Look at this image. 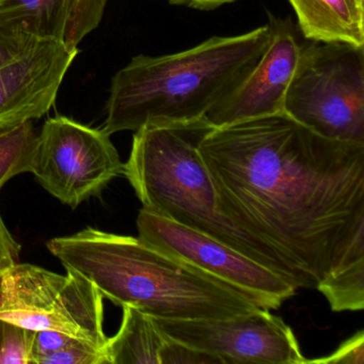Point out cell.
<instances>
[{
    "mask_svg": "<svg viewBox=\"0 0 364 364\" xmlns=\"http://www.w3.org/2000/svg\"><path fill=\"white\" fill-rule=\"evenodd\" d=\"M315 289L325 296L333 312L364 308V257L328 276Z\"/></svg>",
    "mask_w": 364,
    "mask_h": 364,
    "instance_id": "obj_17",
    "label": "cell"
},
{
    "mask_svg": "<svg viewBox=\"0 0 364 364\" xmlns=\"http://www.w3.org/2000/svg\"><path fill=\"white\" fill-rule=\"evenodd\" d=\"M78 4L80 0H5L0 5L21 10L40 39L65 41Z\"/></svg>",
    "mask_w": 364,
    "mask_h": 364,
    "instance_id": "obj_15",
    "label": "cell"
},
{
    "mask_svg": "<svg viewBox=\"0 0 364 364\" xmlns=\"http://www.w3.org/2000/svg\"><path fill=\"white\" fill-rule=\"evenodd\" d=\"M5 0H0V4H3Z\"/></svg>",
    "mask_w": 364,
    "mask_h": 364,
    "instance_id": "obj_25",
    "label": "cell"
},
{
    "mask_svg": "<svg viewBox=\"0 0 364 364\" xmlns=\"http://www.w3.org/2000/svg\"><path fill=\"white\" fill-rule=\"evenodd\" d=\"M31 364H109L106 350L56 331H35Z\"/></svg>",
    "mask_w": 364,
    "mask_h": 364,
    "instance_id": "obj_14",
    "label": "cell"
},
{
    "mask_svg": "<svg viewBox=\"0 0 364 364\" xmlns=\"http://www.w3.org/2000/svg\"><path fill=\"white\" fill-rule=\"evenodd\" d=\"M269 25L213 37L176 54L138 55L112 80L104 129L109 135L153 123L204 118L250 71L269 44Z\"/></svg>",
    "mask_w": 364,
    "mask_h": 364,
    "instance_id": "obj_3",
    "label": "cell"
},
{
    "mask_svg": "<svg viewBox=\"0 0 364 364\" xmlns=\"http://www.w3.org/2000/svg\"><path fill=\"white\" fill-rule=\"evenodd\" d=\"M33 334L0 318V364H31Z\"/></svg>",
    "mask_w": 364,
    "mask_h": 364,
    "instance_id": "obj_19",
    "label": "cell"
},
{
    "mask_svg": "<svg viewBox=\"0 0 364 364\" xmlns=\"http://www.w3.org/2000/svg\"><path fill=\"white\" fill-rule=\"evenodd\" d=\"M154 319L166 336L217 355L223 364L306 363L291 328L266 309L220 321Z\"/></svg>",
    "mask_w": 364,
    "mask_h": 364,
    "instance_id": "obj_9",
    "label": "cell"
},
{
    "mask_svg": "<svg viewBox=\"0 0 364 364\" xmlns=\"http://www.w3.org/2000/svg\"><path fill=\"white\" fill-rule=\"evenodd\" d=\"M40 41L21 10L0 5V69L28 54Z\"/></svg>",
    "mask_w": 364,
    "mask_h": 364,
    "instance_id": "obj_18",
    "label": "cell"
},
{
    "mask_svg": "<svg viewBox=\"0 0 364 364\" xmlns=\"http://www.w3.org/2000/svg\"><path fill=\"white\" fill-rule=\"evenodd\" d=\"M219 212L315 289L364 257V144L284 112L214 127L199 146Z\"/></svg>",
    "mask_w": 364,
    "mask_h": 364,
    "instance_id": "obj_1",
    "label": "cell"
},
{
    "mask_svg": "<svg viewBox=\"0 0 364 364\" xmlns=\"http://www.w3.org/2000/svg\"><path fill=\"white\" fill-rule=\"evenodd\" d=\"M48 248L104 298L164 321H220L259 310L227 283L142 242L88 227Z\"/></svg>",
    "mask_w": 364,
    "mask_h": 364,
    "instance_id": "obj_2",
    "label": "cell"
},
{
    "mask_svg": "<svg viewBox=\"0 0 364 364\" xmlns=\"http://www.w3.org/2000/svg\"><path fill=\"white\" fill-rule=\"evenodd\" d=\"M21 245L10 233L0 212V278L20 263Z\"/></svg>",
    "mask_w": 364,
    "mask_h": 364,
    "instance_id": "obj_23",
    "label": "cell"
},
{
    "mask_svg": "<svg viewBox=\"0 0 364 364\" xmlns=\"http://www.w3.org/2000/svg\"><path fill=\"white\" fill-rule=\"evenodd\" d=\"M170 4L178 6H186L193 9L210 11L223 7L228 4L235 3L237 0H168Z\"/></svg>",
    "mask_w": 364,
    "mask_h": 364,
    "instance_id": "obj_24",
    "label": "cell"
},
{
    "mask_svg": "<svg viewBox=\"0 0 364 364\" xmlns=\"http://www.w3.org/2000/svg\"><path fill=\"white\" fill-rule=\"evenodd\" d=\"M138 237L237 289L259 308L277 310L297 289L259 262L210 236L141 208Z\"/></svg>",
    "mask_w": 364,
    "mask_h": 364,
    "instance_id": "obj_8",
    "label": "cell"
},
{
    "mask_svg": "<svg viewBox=\"0 0 364 364\" xmlns=\"http://www.w3.org/2000/svg\"><path fill=\"white\" fill-rule=\"evenodd\" d=\"M0 318L31 331H56L105 349L104 297L74 270L18 263L0 278Z\"/></svg>",
    "mask_w": 364,
    "mask_h": 364,
    "instance_id": "obj_6",
    "label": "cell"
},
{
    "mask_svg": "<svg viewBox=\"0 0 364 364\" xmlns=\"http://www.w3.org/2000/svg\"><path fill=\"white\" fill-rule=\"evenodd\" d=\"M108 0H80L65 33L68 46L78 48L82 39L99 27Z\"/></svg>",
    "mask_w": 364,
    "mask_h": 364,
    "instance_id": "obj_20",
    "label": "cell"
},
{
    "mask_svg": "<svg viewBox=\"0 0 364 364\" xmlns=\"http://www.w3.org/2000/svg\"><path fill=\"white\" fill-rule=\"evenodd\" d=\"M306 363L323 364H363L364 363V332L360 330L347 338L336 351L327 357L306 360Z\"/></svg>",
    "mask_w": 364,
    "mask_h": 364,
    "instance_id": "obj_22",
    "label": "cell"
},
{
    "mask_svg": "<svg viewBox=\"0 0 364 364\" xmlns=\"http://www.w3.org/2000/svg\"><path fill=\"white\" fill-rule=\"evenodd\" d=\"M269 44L240 84L206 114L215 127L282 114L304 38L291 18L269 14Z\"/></svg>",
    "mask_w": 364,
    "mask_h": 364,
    "instance_id": "obj_10",
    "label": "cell"
},
{
    "mask_svg": "<svg viewBox=\"0 0 364 364\" xmlns=\"http://www.w3.org/2000/svg\"><path fill=\"white\" fill-rule=\"evenodd\" d=\"M283 112L321 137L364 144V46L304 40Z\"/></svg>",
    "mask_w": 364,
    "mask_h": 364,
    "instance_id": "obj_5",
    "label": "cell"
},
{
    "mask_svg": "<svg viewBox=\"0 0 364 364\" xmlns=\"http://www.w3.org/2000/svg\"><path fill=\"white\" fill-rule=\"evenodd\" d=\"M38 134L33 121L0 132V189L14 176L29 172Z\"/></svg>",
    "mask_w": 364,
    "mask_h": 364,
    "instance_id": "obj_16",
    "label": "cell"
},
{
    "mask_svg": "<svg viewBox=\"0 0 364 364\" xmlns=\"http://www.w3.org/2000/svg\"><path fill=\"white\" fill-rule=\"evenodd\" d=\"M110 136L68 117L48 119L38 134L29 172L53 197L76 208L122 174Z\"/></svg>",
    "mask_w": 364,
    "mask_h": 364,
    "instance_id": "obj_7",
    "label": "cell"
},
{
    "mask_svg": "<svg viewBox=\"0 0 364 364\" xmlns=\"http://www.w3.org/2000/svg\"><path fill=\"white\" fill-rule=\"evenodd\" d=\"M80 48L41 40L28 54L0 69V132L48 114Z\"/></svg>",
    "mask_w": 364,
    "mask_h": 364,
    "instance_id": "obj_11",
    "label": "cell"
},
{
    "mask_svg": "<svg viewBox=\"0 0 364 364\" xmlns=\"http://www.w3.org/2000/svg\"><path fill=\"white\" fill-rule=\"evenodd\" d=\"M120 329L105 346L109 364H159L166 341L156 321L133 306H122Z\"/></svg>",
    "mask_w": 364,
    "mask_h": 364,
    "instance_id": "obj_13",
    "label": "cell"
},
{
    "mask_svg": "<svg viewBox=\"0 0 364 364\" xmlns=\"http://www.w3.org/2000/svg\"><path fill=\"white\" fill-rule=\"evenodd\" d=\"M214 127L206 117L144 125L135 132L123 176L144 210L223 242L280 274L295 289H306L272 248L242 233L219 212L199 153L200 144Z\"/></svg>",
    "mask_w": 364,
    "mask_h": 364,
    "instance_id": "obj_4",
    "label": "cell"
},
{
    "mask_svg": "<svg viewBox=\"0 0 364 364\" xmlns=\"http://www.w3.org/2000/svg\"><path fill=\"white\" fill-rule=\"evenodd\" d=\"M159 364H223V362L217 355L166 336L159 353Z\"/></svg>",
    "mask_w": 364,
    "mask_h": 364,
    "instance_id": "obj_21",
    "label": "cell"
},
{
    "mask_svg": "<svg viewBox=\"0 0 364 364\" xmlns=\"http://www.w3.org/2000/svg\"><path fill=\"white\" fill-rule=\"evenodd\" d=\"M298 29L309 41L345 42L364 46L362 0H289Z\"/></svg>",
    "mask_w": 364,
    "mask_h": 364,
    "instance_id": "obj_12",
    "label": "cell"
}]
</instances>
